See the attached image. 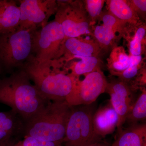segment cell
<instances>
[{
    "label": "cell",
    "instance_id": "cell-1",
    "mask_svg": "<svg viewBox=\"0 0 146 146\" xmlns=\"http://www.w3.org/2000/svg\"><path fill=\"white\" fill-rule=\"evenodd\" d=\"M23 70L40 94L50 101H65L79 78L71 74L63 57L38 62L31 56Z\"/></svg>",
    "mask_w": 146,
    "mask_h": 146
},
{
    "label": "cell",
    "instance_id": "cell-2",
    "mask_svg": "<svg viewBox=\"0 0 146 146\" xmlns=\"http://www.w3.org/2000/svg\"><path fill=\"white\" fill-rule=\"evenodd\" d=\"M30 80L24 70L0 79V103L10 107L25 123L50 101Z\"/></svg>",
    "mask_w": 146,
    "mask_h": 146
},
{
    "label": "cell",
    "instance_id": "cell-3",
    "mask_svg": "<svg viewBox=\"0 0 146 146\" xmlns=\"http://www.w3.org/2000/svg\"><path fill=\"white\" fill-rule=\"evenodd\" d=\"M73 106L66 101H49L25 123L24 134L42 141L63 144Z\"/></svg>",
    "mask_w": 146,
    "mask_h": 146
},
{
    "label": "cell",
    "instance_id": "cell-4",
    "mask_svg": "<svg viewBox=\"0 0 146 146\" xmlns=\"http://www.w3.org/2000/svg\"><path fill=\"white\" fill-rule=\"evenodd\" d=\"M35 31L20 30L0 34V67L2 70H9L27 63L32 56V35Z\"/></svg>",
    "mask_w": 146,
    "mask_h": 146
},
{
    "label": "cell",
    "instance_id": "cell-5",
    "mask_svg": "<svg viewBox=\"0 0 146 146\" xmlns=\"http://www.w3.org/2000/svg\"><path fill=\"white\" fill-rule=\"evenodd\" d=\"M66 38L61 25L54 20L33 32L32 53L38 62L58 59L63 56Z\"/></svg>",
    "mask_w": 146,
    "mask_h": 146
},
{
    "label": "cell",
    "instance_id": "cell-6",
    "mask_svg": "<svg viewBox=\"0 0 146 146\" xmlns=\"http://www.w3.org/2000/svg\"><path fill=\"white\" fill-rule=\"evenodd\" d=\"M56 21L61 25L66 38L92 35L91 23L83 1H57Z\"/></svg>",
    "mask_w": 146,
    "mask_h": 146
},
{
    "label": "cell",
    "instance_id": "cell-7",
    "mask_svg": "<svg viewBox=\"0 0 146 146\" xmlns=\"http://www.w3.org/2000/svg\"><path fill=\"white\" fill-rule=\"evenodd\" d=\"M92 109L73 106L68 119L63 145L65 146H86L102 141L95 133Z\"/></svg>",
    "mask_w": 146,
    "mask_h": 146
},
{
    "label": "cell",
    "instance_id": "cell-8",
    "mask_svg": "<svg viewBox=\"0 0 146 146\" xmlns=\"http://www.w3.org/2000/svg\"><path fill=\"white\" fill-rule=\"evenodd\" d=\"M20 20L18 30L37 29L48 23L57 9L56 0H21L19 1Z\"/></svg>",
    "mask_w": 146,
    "mask_h": 146
},
{
    "label": "cell",
    "instance_id": "cell-9",
    "mask_svg": "<svg viewBox=\"0 0 146 146\" xmlns=\"http://www.w3.org/2000/svg\"><path fill=\"white\" fill-rule=\"evenodd\" d=\"M108 82L100 69L89 73L80 80L78 78L66 101L72 106L89 105L106 92Z\"/></svg>",
    "mask_w": 146,
    "mask_h": 146
},
{
    "label": "cell",
    "instance_id": "cell-10",
    "mask_svg": "<svg viewBox=\"0 0 146 146\" xmlns=\"http://www.w3.org/2000/svg\"><path fill=\"white\" fill-rule=\"evenodd\" d=\"M106 92L110 96V104L119 116L117 128H122L133 104H131V90L130 86L119 80L108 84Z\"/></svg>",
    "mask_w": 146,
    "mask_h": 146
},
{
    "label": "cell",
    "instance_id": "cell-11",
    "mask_svg": "<svg viewBox=\"0 0 146 146\" xmlns=\"http://www.w3.org/2000/svg\"><path fill=\"white\" fill-rule=\"evenodd\" d=\"M101 50L94 39L78 38H67L64 44L63 57L68 62L73 56H95L99 57Z\"/></svg>",
    "mask_w": 146,
    "mask_h": 146
},
{
    "label": "cell",
    "instance_id": "cell-12",
    "mask_svg": "<svg viewBox=\"0 0 146 146\" xmlns=\"http://www.w3.org/2000/svg\"><path fill=\"white\" fill-rule=\"evenodd\" d=\"M118 114L110 104L101 108L94 114L93 124L95 133L101 138L114 132L117 127Z\"/></svg>",
    "mask_w": 146,
    "mask_h": 146
},
{
    "label": "cell",
    "instance_id": "cell-13",
    "mask_svg": "<svg viewBox=\"0 0 146 146\" xmlns=\"http://www.w3.org/2000/svg\"><path fill=\"white\" fill-rule=\"evenodd\" d=\"M20 15V8L16 2L0 0V34L18 30Z\"/></svg>",
    "mask_w": 146,
    "mask_h": 146
},
{
    "label": "cell",
    "instance_id": "cell-14",
    "mask_svg": "<svg viewBox=\"0 0 146 146\" xmlns=\"http://www.w3.org/2000/svg\"><path fill=\"white\" fill-rule=\"evenodd\" d=\"M25 122L12 110L0 111V143L24 133Z\"/></svg>",
    "mask_w": 146,
    "mask_h": 146
},
{
    "label": "cell",
    "instance_id": "cell-15",
    "mask_svg": "<svg viewBox=\"0 0 146 146\" xmlns=\"http://www.w3.org/2000/svg\"><path fill=\"white\" fill-rule=\"evenodd\" d=\"M118 130V136L112 146H144L146 144L145 123Z\"/></svg>",
    "mask_w": 146,
    "mask_h": 146
},
{
    "label": "cell",
    "instance_id": "cell-16",
    "mask_svg": "<svg viewBox=\"0 0 146 146\" xmlns=\"http://www.w3.org/2000/svg\"><path fill=\"white\" fill-rule=\"evenodd\" d=\"M106 3L107 11L127 25H136L142 22L133 9L130 1L108 0Z\"/></svg>",
    "mask_w": 146,
    "mask_h": 146
},
{
    "label": "cell",
    "instance_id": "cell-17",
    "mask_svg": "<svg viewBox=\"0 0 146 146\" xmlns=\"http://www.w3.org/2000/svg\"><path fill=\"white\" fill-rule=\"evenodd\" d=\"M67 64L71 74L77 78L100 69V60L95 56H72Z\"/></svg>",
    "mask_w": 146,
    "mask_h": 146
},
{
    "label": "cell",
    "instance_id": "cell-18",
    "mask_svg": "<svg viewBox=\"0 0 146 146\" xmlns=\"http://www.w3.org/2000/svg\"><path fill=\"white\" fill-rule=\"evenodd\" d=\"M146 31L145 25L142 22L136 25H127L123 37L127 41L130 55L137 56L142 55Z\"/></svg>",
    "mask_w": 146,
    "mask_h": 146
},
{
    "label": "cell",
    "instance_id": "cell-19",
    "mask_svg": "<svg viewBox=\"0 0 146 146\" xmlns=\"http://www.w3.org/2000/svg\"><path fill=\"white\" fill-rule=\"evenodd\" d=\"M130 56L123 46L115 47L107 59V66L110 74L114 76L122 72L130 65Z\"/></svg>",
    "mask_w": 146,
    "mask_h": 146
},
{
    "label": "cell",
    "instance_id": "cell-20",
    "mask_svg": "<svg viewBox=\"0 0 146 146\" xmlns=\"http://www.w3.org/2000/svg\"><path fill=\"white\" fill-rule=\"evenodd\" d=\"M92 36L98 44L101 50L108 51L117 46L116 45L119 40L117 34L109 27L103 25H97L92 27Z\"/></svg>",
    "mask_w": 146,
    "mask_h": 146
},
{
    "label": "cell",
    "instance_id": "cell-21",
    "mask_svg": "<svg viewBox=\"0 0 146 146\" xmlns=\"http://www.w3.org/2000/svg\"><path fill=\"white\" fill-rule=\"evenodd\" d=\"M146 117V90L142 89V93L136 102L133 104L129 112L126 121L131 125L137 124L139 121L145 120Z\"/></svg>",
    "mask_w": 146,
    "mask_h": 146
},
{
    "label": "cell",
    "instance_id": "cell-22",
    "mask_svg": "<svg viewBox=\"0 0 146 146\" xmlns=\"http://www.w3.org/2000/svg\"><path fill=\"white\" fill-rule=\"evenodd\" d=\"M130 63L129 67L122 72L116 75L118 77L119 80L127 84L131 81L142 68L143 57L141 55L134 56L130 55Z\"/></svg>",
    "mask_w": 146,
    "mask_h": 146
},
{
    "label": "cell",
    "instance_id": "cell-23",
    "mask_svg": "<svg viewBox=\"0 0 146 146\" xmlns=\"http://www.w3.org/2000/svg\"><path fill=\"white\" fill-rule=\"evenodd\" d=\"M98 21H101L102 25L112 29L121 37H123L125 31L128 25L116 18L108 11L102 12Z\"/></svg>",
    "mask_w": 146,
    "mask_h": 146
},
{
    "label": "cell",
    "instance_id": "cell-24",
    "mask_svg": "<svg viewBox=\"0 0 146 146\" xmlns=\"http://www.w3.org/2000/svg\"><path fill=\"white\" fill-rule=\"evenodd\" d=\"M83 1L92 27L98 21L106 1L85 0Z\"/></svg>",
    "mask_w": 146,
    "mask_h": 146
},
{
    "label": "cell",
    "instance_id": "cell-25",
    "mask_svg": "<svg viewBox=\"0 0 146 146\" xmlns=\"http://www.w3.org/2000/svg\"><path fill=\"white\" fill-rule=\"evenodd\" d=\"M63 144L60 143L48 142L42 141L31 137V136H25L23 140L18 142H15L14 141L11 143L10 146H62Z\"/></svg>",
    "mask_w": 146,
    "mask_h": 146
},
{
    "label": "cell",
    "instance_id": "cell-26",
    "mask_svg": "<svg viewBox=\"0 0 146 146\" xmlns=\"http://www.w3.org/2000/svg\"><path fill=\"white\" fill-rule=\"evenodd\" d=\"M130 2L138 17L141 21L145 20L146 13V0H130Z\"/></svg>",
    "mask_w": 146,
    "mask_h": 146
},
{
    "label": "cell",
    "instance_id": "cell-27",
    "mask_svg": "<svg viewBox=\"0 0 146 146\" xmlns=\"http://www.w3.org/2000/svg\"><path fill=\"white\" fill-rule=\"evenodd\" d=\"M13 141V138H11L6 141H3L0 143V146H10Z\"/></svg>",
    "mask_w": 146,
    "mask_h": 146
},
{
    "label": "cell",
    "instance_id": "cell-28",
    "mask_svg": "<svg viewBox=\"0 0 146 146\" xmlns=\"http://www.w3.org/2000/svg\"><path fill=\"white\" fill-rule=\"evenodd\" d=\"M86 146H110L109 145L106 143L102 142V141L99 142H97V143H94V144H91Z\"/></svg>",
    "mask_w": 146,
    "mask_h": 146
},
{
    "label": "cell",
    "instance_id": "cell-29",
    "mask_svg": "<svg viewBox=\"0 0 146 146\" xmlns=\"http://www.w3.org/2000/svg\"><path fill=\"white\" fill-rule=\"evenodd\" d=\"M2 70L1 68L0 67V74H1V72Z\"/></svg>",
    "mask_w": 146,
    "mask_h": 146
},
{
    "label": "cell",
    "instance_id": "cell-30",
    "mask_svg": "<svg viewBox=\"0 0 146 146\" xmlns=\"http://www.w3.org/2000/svg\"><path fill=\"white\" fill-rule=\"evenodd\" d=\"M144 146H146V145H145Z\"/></svg>",
    "mask_w": 146,
    "mask_h": 146
}]
</instances>
